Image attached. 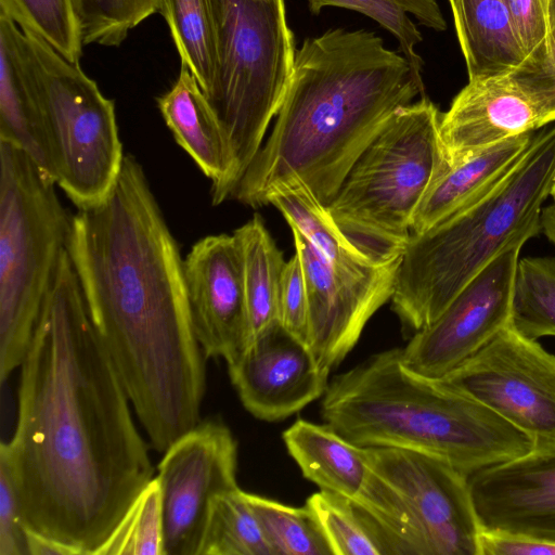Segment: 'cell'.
<instances>
[{"label": "cell", "mask_w": 555, "mask_h": 555, "mask_svg": "<svg viewBox=\"0 0 555 555\" xmlns=\"http://www.w3.org/2000/svg\"><path fill=\"white\" fill-rule=\"evenodd\" d=\"M542 128L539 115L509 75L468 80L441 114L439 134L449 163Z\"/></svg>", "instance_id": "obj_19"}, {"label": "cell", "mask_w": 555, "mask_h": 555, "mask_svg": "<svg viewBox=\"0 0 555 555\" xmlns=\"http://www.w3.org/2000/svg\"><path fill=\"white\" fill-rule=\"evenodd\" d=\"M509 76L533 104L542 128L555 121V26Z\"/></svg>", "instance_id": "obj_35"}, {"label": "cell", "mask_w": 555, "mask_h": 555, "mask_svg": "<svg viewBox=\"0 0 555 555\" xmlns=\"http://www.w3.org/2000/svg\"><path fill=\"white\" fill-rule=\"evenodd\" d=\"M158 109L176 142L211 180V202L232 193L233 157L219 120L196 77L181 64L169 91L157 98Z\"/></svg>", "instance_id": "obj_20"}, {"label": "cell", "mask_w": 555, "mask_h": 555, "mask_svg": "<svg viewBox=\"0 0 555 555\" xmlns=\"http://www.w3.org/2000/svg\"><path fill=\"white\" fill-rule=\"evenodd\" d=\"M273 555H333L313 511L246 492Z\"/></svg>", "instance_id": "obj_31"}, {"label": "cell", "mask_w": 555, "mask_h": 555, "mask_svg": "<svg viewBox=\"0 0 555 555\" xmlns=\"http://www.w3.org/2000/svg\"><path fill=\"white\" fill-rule=\"evenodd\" d=\"M0 15L12 20L72 63H78L82 38L73 0H0Z\"/></svg>", "instance_id": "obj_32"}, {"label": "cell", "mask_w": 555, "mask_h": 555, "mask_svg": "<svg viewBox=\"0 0 555 555\" xmlns=\"http://www.w3.org/2000/svg\"><path fill=\"white\" fill-rule=\"evenodd\" d=\"M439 380L522 431L533 451L555 452V354L511 324Z\"/></svg>", "instance_id": "obj_10"}, {"label": "cell", "mask_w": 555, "mask_h": 555, "mask_svg": "<svg viewBox=\"0 0 555 555\" xmlns=\"http://www.w3.org/2000/svg\"><path fill=\"white\" fill-rule=\"evenodd\" d=\"M481 530L555 544V452L531 451L468 478Z\"/></svg>", "instance_id": "obj_18"}, {"label": "cell", "mask_w": 555, "mask_h": 555, "mask_svg": "<svg viewBox=\"0 0 555 555\" xmlns=\"http://www.w3.org/2000/svg\"><path fill=\"white\" fill-rule=\"evenodd\" d=\"M198 555H273L245 491L212 500Z\"/></svg>", "instance_id": "obj_28"}, {"label": "cell", "mask_w": 555, "mask_h": 555, "mask_svg": "<svg viewBox=\"0 0 555 555\" xmlns=\"http://www.w3.org/2000/svg\"><path fill=\"white\" fill-rule=\"evenodd\" d=\"M249 325V343L279 322V296L285 260L262 218L255 215L237 228Z\"/></svg>", "instance_id": "obj_24"}, {"label": "cell", "mask_w": 555, "mask_h": 555, "mask_svg": "<svg viewBox=\"0 0 555 555\" xmlns=\"http://www.w3.org/2000/svg\"><path fill=\"white\" fill-rule=\"evenodd\" d=\"M534 132L509 138L454 163L436 175L422 198L411 231L422 233L483 195L521 159Z\"/></svg>", "instance_id": "obj_21"}, {"label": "cell", "mask_w": 555, "mask_h": 555, "mask_svg": "<svg viewBox=\"0 0 555 555\" xmlns=\"http://www.w3.org/2000/svg\"><path fill=\"white\" fill-rule=\"evenodd\" d=\"M550 22L551 27L555 26V0L550 1Z\"/></svg>", "instance_id": "obj_42"}, {"label": "cell", "mask_w": 555, "mask_h": 555, "mask_svg": "<svg viewBox=\"0 0 555 555\" xmlns=\"http://www.w3.org/2000/svg\"><path fill=\"white\" fill-rule=\"evenodd\" d=\"M20 367L16 427L0 457L25 527L72 555H98L155 476L67 250Z\"/></svg>", "instance_id": "obj_1"}, {"label": "cell", "mask_w": 555, "mask_h": 555, "mask_svg": "<svg viewBox=\"0 0 555 555\" xmlns=\"http://www.w3.org/2000/svg\"><path fill=\"white\" fill-rule=\"evenodd\" d=\"M268 204L275 206L291 229H296L327 260L347 268L380 263L348 240L334 222L326 206L307 188L295 185L279 189L269 196Z\"/></svg>", "instance_id": "obj_25"}, {"label": "cell", "mask_w": 555, "mask_h": 555, "mask_svg": "<svg viewBox=\"0 0 555 555\" xmlns=\"http://www.w3.org/2000/svg\"><path fill=\"white\" fill-rule=\"evenodd\" d=\"M423 93L422 74L374 33L337 28L306 39L273 130L230 198L257 208L274 191L302 185L327 206L390 117Z\"/></svg>", "instance_id": "obj_3"}, {"label": "cell", "mask_w": 555, "mask_h": 555, "mask_svg": "<svg viewBox=\"0 0 555 555\" xmlns=\"http://www.w3.org/2000/svg\"><path fill=\"white\" fill-rule=\"evenodd\" d=\"M516 243L486 266L430 324L415 332L400 357L413 373L440 379L511 324Z\"/></svg>", "instance_id": "obj_14"}, {"label": "cell", "mask_w": 555, "mask_h": 555, "mask_svg": "<svg viewBox=\"0 0 555 555\" xmlns=\"http://www.w3.org/2000/svg\"><path fill=\"white\" fill-rule=\"evenodd\" d=\"M371 467L412 511L427 555H479V525L468 478L425 453L363 447Z\"/></svg>", "instance_id": "obj_15"}, {"label": "cell", "mask_w": 555, "mask_h": 555, "mask_svg": "<svg viewBox=\"0 0 555 555\" xmlns=\"http://www.w3.org/2000/svg\"><path fill=\"white\" fill-rule=\"evenodd\" d=\"M0 555H29L27 529L9 464L0 457Z\"/></svg>", "instance_id": "obj_37"}, {"label": "cell", "mask_w": 555, "mask_h": 555, "mask_svg": "<svg viewBox=\"0 0 555 555\" xmlns=\"http://www.w3.org/2000/svg\"><path fill=\"white\" fill-rule=\"evenodd\" d=\"M67 251L132 409L163 453L201 422L205 356L178 243L133 156L101 202L72 215Z\"/></svg>", "instance_id": "obj_2"}, {"label": "cell", "mask_w": 555, "mask_h": 555, "mask_svg": "<svg viewBox=\"0 0 555 555\" xmlns=\"http://www.w3.org/2000/svg\"><path fill=\"white\" fill-rule=\"evenodd\" d=\"M551 196L553 197V201L555 202V181L551 191Z\"/></svg>", "instance_id": "obj_43"}, {"label": "cell", "mask_w": 555, "mask_h": 555, "mask_svg": "<svg viewBox=\"0 0 555 555\" xmlns=\"http://www.w3.org/2000/svg\"><path fill=\"white\" fill-rule=\"evenodd\" d=\"M227 364L242 404L261 421L287 418L323 397L328 385L330 374L320 369L309 347L280 322Z\"/></svg>", "instance_id": "obj_17"}, {"label": "cell", "mask_w": 555, "mask_h": 555, "mask_svg": "<svg viewBox=\"0 0 555 555\" xmlns=\"http://www.w3.org/2000/svg\"><path fill=\"white\" fill-rule=\"evenodd\" d=\"M479 555H555V544L518 534L481 530Z\"/></svg>", "instance_id": "obj_39"}, {"label": "cell", "mask_w": 555, "mask_h": 555, "mask_svg": "<svg viewBox=\"0 0 555 555\" xmlns=\"http://www.w3.org/2000/svg\"><path fill=\"white\" fill-rule=\"evenodd\" d=\"M29 555H72L64 545L44 535L27 530Z\"/></svg>", "instance_id": "obj_40"}, {"label": "cell", "mask_w": 555, "mask_h": 555, "mask_svg": "<svg viewBox=\"0 0 555 555\" xmlns=\"http://www.w3.org/2000/svg\"><path fill=\"white\" fill-rule=\"evenodd\" d=\"M158 13L168 24L181 64L189 67L207 95L217 67L212 0H159Z\"/></svg>", "instance_id": "obj_26"}, {"label": "cell", "mask_w": 555, "mask_h": 555, "mask_svg": "<svg viewBox=\"0 0 555 555\" xmlns=\"http://www.w3.org/2000/svg\"><path fill=\"white\" fill-rule=\"evenodd\" d=\"M541 231L555 245V202L541 210Z\"/></svg>", "instance_id": "obj_41"}, {"label": "cell", "mask_w": 555, "mask_h": 555, "mask_svg": "<svg viewBox=\"0 0 555 555\" xmlns=\"http://www.w3.org/2000/svg\"><path fill=\"white\" fill-rule=\"evenodd\" d=\"M550 1L509 0L514 30L526 56L544 42L551 30Z\"/></svg>", "instance_id": "obj_38"}, {"label": "cell", "mask_w": 555, "mask_h": 555, "mask_svg": "<svg viewBox=\"0 0 555 555\" xmlns=\"http://www.w3.org/2000/svg\"><path fill=\"white\" fill-rule=\"evenodd\" d=\"M511 326L537 340L555 336V258H519L513 287Z\"/></svg>", "instance_id": "obj_29"}, {"label": "cell", "mask_w": 555, "mask_h": 555, "mask_svg": "<svg viewBox=\"0 0 555 555\" xmlns=\"http://www.w3.org/2000/svg\"><path fill=\"white\" fill-rule=\"evenodd\" d=\"M555 181V126L534 133L517 165L492 189L428 230L401 255L391 308L417 332L509 246L541 231V210Z\"/></svg>", "instance_id": "obj_5"}, {"label": "cell", "mask_w": 555, "mask_h": 555, "mask_svg": "<svg viewBox=\"0 0 555 555\" xmlns=\"http://www.w3.org/2000/svg\"><path fill=\"white\" fill-rule=\"evenodd\" d=\"M25 63L40 104L53 179L78 208L101 202L125 155L114 102L96 82L39 37L22 31Z\"/></svg>", "instance_id": "obj_9"}, {"label": "cell", "mask_w": 555, "mask_h": 555, "mask_svg": "<svg viewBox=\"0 0 555 555\" xmlns=\"http://www.w3.org/2000/svg\"><path fill=\"white\" fill-rule=\"evenodd\" d=\"M308 4L315 14L324 7H340L373 18L398 39L403 55L420 73L422 59L415 48L422 41V35L411 16L435 30L447 28L437 0H308Z\"/></svg>", "instance_id": "obj_30"}, {"label": "cell", "mask_w": 555, "mask_h": 555, "mask_svg": "<svg viewBox=\"0 0 555 555\" xmlns=\"http://www.w3.org/2000/svg\"><path fill=\"white\" fill-rule=\"evenodd\" d=\"M302 475L366 512L387 535L395 555H427L415 517L401 494L369 464L363 447L327 424L298 418L282 435Z\"/></svg>", "instance_id": "obj_12"}, {"label": "cell", "mask_w": 555, "mask_h": 555, "mask_svg": "<svg viewBox=\"0 0 555 555\" xmlns=\"http://www.w3.org/2000/svg\"><path fill=\"white\" fill-rule=\"evenodd\" d=\"M279 322L307 345L308 294L302 264L295 255L285 262L279 296Z\"/></svg>", "instance_id": "obj_36"}, {"label": "cell", "mask_w": 555, "mask_h": 555, "mask_svg": "<svg viewBox=\"0 0 555 555\" xmlns=\"http://www.w3.org/2000/svg\"><path fill=\"white\" fill-rule=\"evenodd\" d=\"M308 294L307 346L328 373L358 343L372 315L391 299L400 257L364 268H347L323 257L291 229Z\"/></svg>", "instance_id": "obj_13"}, {"label": "cell", "mask_w": 555, "mask_h": 555, "mask_svg": "<svg viewBox=\"0 0 555 555\" xmlns=\"http://www.w3.org/2000/svg\"><path fill=\"white\" fill-rule=\"evenodd\" d=\"M83 44L119 46L129 31L158 13L159 0H73Z\"/></svg>", "instance_id": "obj_34"}, {"label": "cell", "mask_w": 555, "mask_h": 555, "mask_svg": "<svg viewBox=\"0 0 555 555\" xmlns=\"http://www.w3.org/2000/svg\"><path fill=\"white\" fill-rule=\"evenodd\" d=\"M0 140L27 153L54 181L43 117L24 59L22 30L4 15H0Z\"/></svg>", "instance_id": "obj_22"}, {"label": "cell", "mask_w": 555, "mask_h": 555, "mask_svg": "<svg viewBox=\"0 0 555 555\" xmlns=\"http://www.w3.org/2000/svg\"><path fill=\"white\" fill-rule=\"evenodd\" d=\"M55 182L14 144L0 140V380L26 357L67 250L72 215Z\"/></svg>", "instance_id": "obj_7"}, {"label": "cell", "mask_w": 555, "mask_h": 555, "mask_svg": "<svg viewBox=\"0 0 555 555\" xmlns=\"http://www.w3.org/2000/svg\"><path fill=\"white\" fill-rule=\"evenodd\" d=\"M98 555H163L162 495L156 477L135 498Z\"/></svg>", "instance_id": "obj_33"}, {"label": "cell", "mask_w": 555, "mask_h": 555, "mask_svg": "<svg viewBox=\"0 0 555 555\" xmlns=\"http://www.w3.org/2000/svg\"><path fill=\"white\" fill-rule=\"evenodd\" d=\"M163 555H198L212 500L236 490L237 442L220 420H201L163 452Z\"/></svg>", "instance_id": "obj_11"}, {"label": "cell", "mask_w": 555, "mask_h": 555, "mask_svg": "<svg viewBox=\"0 0 555 555\" xmlns=\"http://www.w3.org/2000/svg\"><path fill=\"white\" fill-rule=\"evenodd\" d=\"M440 117L437 106L425 96L399 108L326 206L339 230L374 261L402 255L414 214L448 163L439 134Z\"/></svg>", "instance_id": "obj_6"}, {"label": "cell", "mask_w": 555, "mask_h": 555, "mask_svg": "<svg viewBox=\"0 0 555 555\" xmlns=\"http://www.w3.org/2000/svg\"><path fill=\"white\" fill-rule=\"evenodd\" d=\"M212 7L217 67L206 98L231 149L233 192L280 109L296 53L284 0H212Z\"/></svg>", "instance_id": "obj_8"}, {"label": "cell", "mask_w": 555, "mask_h": 555, "mask_svg": "<svg viewBox=\"0 0 555 555\" xmlns=\"http://www.w3.org/2000/svg\"><path fill=\"white\" fill-rule=\"evenodd\" d=\"M468 80L509 75L526 59L509 0H449Z\"/></svg>", "instance_id": "obj_23"}, {"label": "cell", "mask_w": 555, "mask_h": 555, "mask_svg": "<svg viewBox=\"0 0 555 555\" xmlns=\"http://www.w3.org/2000/svg\"><path fill=\"white\" fill-rule=\"evenodd\" d=\"M306 504L315 514L333 555H395L382 528L350 500L320 489Z\"/></svg>", "instance_id": "obj_27"}, {"label": "cell", "mask_w": 555, "mask_h": 555, "mask_svg": "<svg viewBox=\"0 0 555 555\" xmlns=\"http://www.w3.org/2000/svg\"><path fill=\"white\" fill-rule=\"evenodd\" d=\"M195 337L205 358L233 361L249 344L241 251L235 236L198 240L183 259Z\"/></svg>", "instance_id": "obj_16"}, {"label": "cell", "mask_w": 555, "mask_h": 555, "mask_svg": "<svg viewBox=\"0 0 555 555\" xmlns=\"http://www.w3.org/2000/svg\"><path fill=\"white\" fill-rule=\"evenodd\" d=\"M400 350L336 375L323 395L324 423L357 446L433 455L467 478L533 451L522 431L488 406L406 369Z\"/></svg>", "instance_id": "obj_4"}]
</instances>
